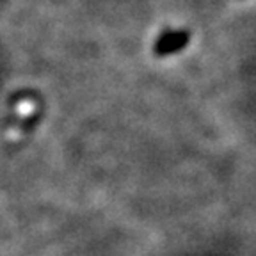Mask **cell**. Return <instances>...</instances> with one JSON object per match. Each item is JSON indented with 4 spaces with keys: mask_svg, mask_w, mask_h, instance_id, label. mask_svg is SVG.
<instances>
[{
    "mask_svg": "<svg viewBox=\"0 0 256 256\" xmlns=\"http://www.w3.org/2000/svg\"><path fill=\"white\" fill-rule=\"evenodd\" d=\"M188 41H190V34L187 30H168L155 41L153 52L158 57L178 54L180 50L187 48Z\"/></svg>",
    "mask_w": 256,
    "mask_h": 256,
    "instance_id": "1",
    "label": "cell"
}]
</instances>
